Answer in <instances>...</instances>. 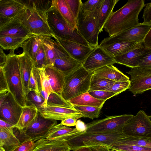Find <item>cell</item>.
I'll return each mask as SVG.
<instances>
[{
  "label": "cell",
  "mask_w": 151,
  "mask_h": 151,
  "mask_svg": "<svg viewBox=\"0 0 151 151\" xmlns=\"http://www.w3.org/2000/svg\"><path fill=\"white\" fill-rule=\"evenodd\" d=\"M145 6L143 0H128L123 6L113 12L103 29L109 37H111L138 24V15Z\"/></svg>",
  "instance_id": "cell-1"
},
{
  "label": "cell",
  "mask_w": 151,
  "mask_h": 151,
  "mask_svg": "<svg viewBox=\"0 0 151 151\" xmlns=\"http://www.w3.org/2000/svg\"><path fill=\"white\" fill-rule=\"evenodd\" d=\"M2 68L9 91L22 107L26 105V96L21 75L19 60L14 50L7 55Z\"/></svg>",
  "instance_id": "cell-2"
},
{
  "label": "cell",
  "mask_w": 151,
  "mask_h": 151,
  "mask_svg": "<svg viewBox=\"0 0 151 151\" xmlns=\"http://www.w3.org/2000/svg\"><path fill=\"white\" fill-rule=\"evenodd\" d=\"M45 14L48 24L55 36L62 40L91 46L80 34L77 28L70 25L63 18L53 1L52 6L45 12Z\"/></svg>",
  "instance_id": "cell-3"
},
{
  "label": "cell",
  "mask_w": 151,
  "mask_h": 151,
  "mask_svg": "<svg viewBox=\"0 0 151 151\" xmlns=\"http://www.w3.org/2000/svg\"><path fill=\"white\" fill-rule=\"evenodd\" d=\"M93 73L86 70L82 66L65 76L61 95L66 100L76 97L88 92Z\"/></svg>",
  "instance_id": "cell-4"
},
{
  "label": "cell",
  "mask_w": 151,
  "mask_h": 151,
  "mask_svg": "<svg viewBox=\"0 0 151 151\" xmlns=\"http://www.w3.org/2000/svg\"><path fill=\"white\" fill-rule=\"evenodd\" d=\"M16 18L21 22L31 35L54 38L48 24L45 13L25 7Z\"/></svg>",
  "instance_id": "cell-5"
},
{
  "label": "cell",
  "mask_w": 151,
  "mask_h": 151,
  "mask_svg": "<svg viewBox=\"0 0 151 151\" xmlns=\"http://www.w3.org/2000/svg\"><path fill=\"white\" fill-rule=\"evenodd\" d=\"M99 9L88 12L83 11L81 6L76 22L78 32L89 45L93 48L99 46L100 30L98 16Z\"/></svg>",
  "instance_id": "cell-6"
},
{
  "label": "cell",
  "mask_w": 151,
  "mask_h": 151,
  "mask_svg": "<svg viewBox=\"0 0 151 151\" xmlns=\"http://www.w3.org/2000/svg\"><path fill=\"white\" fill-rule=\"evenodd\" d=\"M124 135L122 131L103 133H89L84 132L73 137L67 142L70 150L74 151L83 146L89 147L98 145L110 146Z\"/></svg>",
  "instance_id": "cell-7"
},
{
  "label": "cell",
  "mask_w": 151,
  "mask_h": 151,
  "mask_svg": "<svg viewBox=\"0 0 151 151\" xmlns=\"http://www.w3.org/2000/svg\"><path fill=\"white\" fill-rule=\"evenodd\" d=\"M134 116L131 114L108 116L87 123L86 133H103L122 131L124 125Z\"/></svg>",
  "instance_id": "cell-8"
},
{
  "label": "cell",
  "mask_w": 151,
  "mask_h": 151,
  "mask_svg": "<svg viewBox=\"0 0 151 151\" xmlns=\"http://www.w3.org/2000/svg\"><path fill=\"white\" fill-rule=\"evenodd\" d=\"M125 137L151 138V120L143 110L125 124L122 129Z\"/></svg>",
  "instance_id": "cell-9"
},
{
  "label": "cell",
  "mask_w": 151,
  "mask_h": 151,
  "mask_svg": "<svg viewBox=\"0 0 151 151\" xmlns=\"http://www.w3.org/2000/svg\"><path fill=\"white\" fill-rule=\"evenodd\" d=\"M151 27V25L143 23L129 29L119 34L104 38L99 46L104 47L118 42L128 41L137 43L143 41Z\"/></svg>",
  "instance_id": "cell-10"
},
{
  "label": "cell",
  "mask_w": 151,
  "mask_h": 151,
  "mask_svg": "<svg viewBox=\"0 0 151 151\" xmlns=\"http://www.w3.org/2000/svg\"><path fill=\"white\" fill-rule=\"evenodd\" d=\"M56 120L46 119L38 111L35 119L24 130L26 138L35 142L45 138L52 128L57 124Z\"/></svg>",
  "instance_id": "cell-11"
},
{
  "label": "cell",
  "mask_w": 151,
  "mask_h": 151,
  "mask_svg": "<svg viewBox=\"0 0 151 151\" xmlns=\"http://www.w3.org/2000/svg\"><path fill=\"white\" fill-rule=\"evenodd\" d=\"M127 73L131 77L129 90L134 96L151 89V69L137 67Z\"/></svg>",
  "instance_id": "cell-12"
},
{
  "label": "cell",
  "mask_w": 151,
  "mask_h": 151,
  "mask_svg": "<svg viewBox=\"0 0 151 151\" xmlns=\"http://www.w3.org/2000/svg\"><path fill=\"white\" fill-rule=\"evenodd\" d=\"M116 63L114 57L99 45L94 48L82 64V66L87 70L93 73L102 67Z\"/></svg>",
  "instance_id": "cell-13"
},
{
  "label": "cell",
  "mask_w": 151,
  "mask_h": 151,
  "mask_svg": "<svg viewBox=\"0 0 151 151\" xmlns=\"http://www.w3.org/2000/svg\"><path fill=\"white\" fill-rule=\"evenodd\" d=\"M22 109V107L9 91L4 101L0 105V119L14 125L19 120Z\"/></svg>",
  "instance_id": "cell-14"
},
{
  "label": "cell",
  "mask_w": 151,
  "mask_h": 151,
  "mask_svg": "<svg viewBox=\"0 0 151 151\" xmlns=\"http://www.w3.org/2000/svg\"><path fill=\"white\" fill-rule=\"evenodd\" d=\"M37 109L43 117L49 119L62 121L68 117H73L77 119L83 117L74 109L47 105L45 107Z\"/></svg>",
  "instance_id": "cell-15"
},
{
  "label": "cell",
  "mask_w": 151,
  "mask_h": 151,
  "mask_svg": "<svg viewBox=\"0 0 151 151\" xmlns=\"http://www.w3.org/2000/svg\"><path fill=\"white\" fill-rule=\"evenodd\" d=\"M150 52L151 50L146 47L142 42L138 43L131 50L114 57L116 63L132 68L137 67L142 58Z\"/></svg>",
  "instance_id": "cell-16"
},
{
  "label": "cell",
  "mask_w": 151,
  "mask_h": 151,
  "mask_svg": "<svg viewBox=\"0 0 151 151\" xmlns=\"http://www.w3.org/2000/svg\"><path fill=\"white\" fill-rule=\"evenodd\" d=\"M73 59L83 63L94 48L73 41L63 40L55 36L54 38Z\"/></svg>",
  "instance_id": "cell-17"
},
{
  "label": "cell",
  "mask_w": 151,
  "mask_h": 151,
  "mask_svg": "<svg viewBox=\"0 0 151 151\" xmlns=\"http://www.w3.org/2000/svg\"><path fill=\"white\" fill-rule=\"evenodd\" d=\"M25 8L19 0H0V25L15 18Z\"/></svg>",
  "instance_id": "cell-18"
},
{
  "label": "cell",
  "mask_w": 151,
  "mask_h": 151,
  "mask_svg": "<svg viewBox=\"0 0 151 151\" xmlns=\"http://www.w3.org/2000/svg\"><path fill=\"white\" fill-rule=\"evenodd\" d=\"M21 22L15 18L0 25V36L29 37L33 35Z\"/></svg>",
  "instance_id": "cell-19"
},
{
  "label": "cell",
  "mask_w": 151,
  "mask_h": 151,
  "mask_svg": "<svg viewBox=\"0 0 151 151\" xmlns=\"http://www.w3.org/2000/svg\"><path fill=\"white\" fill-rule=\"evenodd\" d=\"M84 132L79 131L76 128H71L60 123L52 128L46 138L50 140H64L67 142Z\"/></svg>",
  "instance_id": "cell-20"
},
{
  "label": "cell",
  "mask_w": 151,
  "mask_h": 151,
  "mask_svg": "<svg viewBox=\"0 0 151 151\" xmlns=\"http://www.w3.org/2000/svg\"><path fill=\"white\" fill-rule=\"evenodd\" d=\"M33 151H70V149L67 142L64 140H50L46 138L35 142Z\"/></svg>",
  "instance_id": "cell-21"
},
{
  "label": "cell",
  "mask_w": 151,
  "mask_h": 151,
  "mask_svg": "<svg viewBox=\"0 0 151 151\" xmlns=\"http://www.w3.org/2000/svg\"><path fill=\"white\" fill-rule=\"evenodd\" d=\"M20 63L21 75L26 96L29 91V82L31 71L34 67L33 61L24 52L17 55Z\"/></svg>",
  "instance_id": "cell-22"
},
{
  "label": "cell",
  "mask_w": 151,
  "mask_h": 151,
  "mask_svg": "<svg viewBox=\"0 0 151 151\" xmlns=\"http://www.w3.org/2000/svg\"><path fill=\"white\" fill-rule=\"evenodd\" d=\"M94 75L114 81H127L129 78L113 65H107L93 72Z\"/></svg>",
  "instance_id": "cell-23"
},
{
  "label": "cell",
  "mask_w": 151,
  "mask_h": 151,
  "mask_svg": "<svg viewBox=\"0 0 151 151\" xmlns=\"http://www.w3.org/2000/svg\"><path fill=\"white\" fill-rule=\"evenodd\" d=\"M44 68L48 76L52 90L54 92L61 95L64 84L65 75L53 66L47 65Z\"/></svg>",
  "instance_id": "cell-24"
},
{
  "label": "cell",
  "mask_w": 151,
  "mask_h": 151,
  "mask_svg": "<svg viewBox=\"0 0 151 151\" xmlns=\"http://www.w3.org/2000/svg\"><path fill=\"white\" fill-rule=\"evenodd\" d=\"M53 66L66 76L82 66V64L70 56H65L56 59Z\"/></svg>",
  "instance_id": "cell-25"
},
{
  "label": "cell",
  "mask_w": 151,
  "mask_h": 151,
  "mask_svg": "<svg viewBox=\"0 0 151 151\" xmlns=\"http://www.w3.org/2000/svg\"><path fill=\"white\" fill-rule=\"evenodd\" d=\"M38 112L34 105H26L22 107V111L17 123L13 127L18 129L23 134L24 130L36 117Z\"/></svg>",
  "instance_id": "cell-26"
},
{
  "label": "cell",
  "mask_w": 151,
  "mask_h": 151,
  "mask_svg": "<svg viewBox=\"0 0 151 151\" xmlns=\"http://www.w3.org/2000/svg\"><path fill=\"white\" fill-rule=\"evenodd\" d=\"M13 129L0 127V147L5 151H11L21 143L14 134Z\"/></svg>",
  "instance_id": "cell-27"
},
{
  "label": "cell",
  "mask_w": 151,
  "mask_h": 151,
  "mask_svg": "<svg viewBox=\"0 0 151 151\" xmlns=\"http://www.w3.org/2000/svg\"><path fill=\"white\" fill-rule=\"evenodd\" d=\"M119 1V0H104L98 16L100 33L103 31L105 23L113 12L114 8Z\"/></svg>",
  "instance_id": "cell-28"
},
{
  "label": "cell",
  "mask_w": 151,
  "mask_h": 151,
  "mask_svg": "<svg viewBox=\"0 0 151 151\" xmlns=\"http://www.w3.org/2000/svg\"><path fill=\"white\" fill-rule=\"evenodd\" d=\"M68 101L72 104L95 106L101 108H102L106 101L94 98L88 92L71 99Z\"/></svg>",
  "instance_id": "cell-29"
},
{
  "label": "cell",
  "mask_w": 151,
  "mask_h": 151,
  "mask_svg": "<svg viewBox=\"0 0 151 151\" xmlns=\"http://www.w3.org/2000/svg\"><path fill=\"white\" fill-rule=\"evenodd\" d=\"M44 37L33 35L22 45L21 47L23 52L26 53L32 60L35 58L40 46L42 43Z\"/></svg>",
  "instance_id": "cell-30"
},
{
  "label": "cell",
  "mask_w": 151,
  "mask_h": 151,
  "mask_svg": "<svg viewBox=\"0 0 151 151\" xmlns=\"http://www.w3.org/2000/svg\"><path fill=\"white\" fill-rule=\"evenodd\" d=\"M138 43L131 41H121L114 43L103 48L114 57L124 54L131 50Z\"/></svg>",
  "instance_id": "cell-31"
},
{
  "label": "cell",
  "mask_w": 151,
  "mask_h": 151,
  "mask_svg": "<svg viewBox=\"0 0 151 151\" xmlns=\"http://www.w3.org/2000/svg\"><path fill=\"white\" fill-rule=\"evenodd\" d=\"M29 37L0 36V47L3 49L14 51L16 49L21 47L24 42Z\"/></svg>",
  "instance_id": "cell-32"
},
{
  "label": "cell",
  "mask_w": 151,
  "mask_h": 151,
  "mask_svg": "<svg viewBox=\"0 0 151 151\" xmlns=\"http://www.w3.org/2000/svg\"><path fill=\"white\" fill-rule=\"evenodd\" d=\"M53 1L63 18L70 25L77 28L76 21L65 0H53Z\"/></svg>",
  "instance_id": "cell-33"
},
{
  "label": "cell",
  "mask_w": 151,
  "mask_h": 151,
  "mask_svg": "<svg viewBox=\"0 0 151 151\" xmlns=\"http://www.w3.org/2000/svg\"><path fill=\"white\" fill-rule=\"evenodd\" d=\"M115 82L99 77L93 74L88 92L95 91H107Z\"/></svg>",
  "instance_id": "cell-34"
},
{
  "label": "cell",
  "mask_w": 151,
  "mask_h": 151,
  "mask_svg": "<svg viewBox=\"0 0 151 151\" xmlns=\"http://www.w3.org/2000/svg\"><path fill=\"white\" fill-rule=\"evenodd\" d=\"M51 37H44L42 45L46 56L47 65L53 66L57 56L54 46V41Z\"/></svg>",
  "instance_id": "cell-35"
},
{
  "label": "cell",
  "mask_w": 151,
  "mask_h": 151,
  "mask_svg": "<svg viewBox=\"0 0 151 151\" xmlns=\"http://www.w3.org/2000/svg\"><path fill=\"white\" fill-rule=\"evenodd\" d=\"M114 142L151 148V138H150L126 137L124 135L122 137Z\"/></svg>",
  "instance_id": "cell-36"
},
{
  "label": "cell",
  "mask_w": 151,
  "mask_h": 151,
  "mask_svg": "<svg viewBox=\"0 0 151 151\" xmlns=\"http://www.w3.org/2000/svg\"><path fill=\"white\" fill-rule=\"evenodd\" d=\"M19 1L26 7L34 9L45 13L51 7L53 4V0H19Z\"/></svg>",
  "instance_id": "cell-37"
},
{
  "label": "cell",
  "mask_w": 151,
  "mask_h": 151,
  "mask_svg": "<svg viewBox=\"0 0 151 151\" xmlns=\"http://www.w3.org/2000/svg\"><path fill=\"white\" fill-rule=\"evenodd\" d=\"M72 105L73 108L80 113L83 117L92 120L99 117L101 109L95 106Z\"/></svg>",
  "instance_id": "cell-38"
},
{
  "label": "cell",
  "mask_w": 151,
  "mask_h": 151,
  "mask_svg": "<svg viewBox=\"0 0 151 151\" xmlns=\"http://www.w3.org/2000/svg\"><path fill=\"white\" fill-rule=\"evenodd\" d=\"M47 105L74 109L72 105L69 101L65 100L61 94L55 92L50 94Z\"/></svg>",
  "instance_id": "cell-39"
},
{
  "label": "cell",
  "mask_w": 151,
  "mask_h": 151,
  "mask_svg": "<svg viewBox=\"0 0 151 151\" xmlns=\"http://www.w3.org/2000/svg\"><path fill=\"white\" fill-rule=\"evenodd\" d=\"M45 100L40 93L30 91L26 96V105H34L38 109L42 108Z\"/></svg>",
  "instance_id": "cell-40"
},
{
  "label": "cell",
  "mask_w": 151,
  "mask_h": 151,
  "mask_svg": "<svg viewBox=\"0 0 151 151\" xmlns=\"http://www.w3.org/2000/svg\"><path fill=\"white\" fill-rule=\"evenodd\" d=\"M109 149L117 151H151V148L138 146L113 142L108 146Z\"/></svg>",
  "instance_id": "cell-41"
},
{
  "label": "cell",
  "mask_w": 151,
  "mask_h": 151,
  "mask_svg": "<svg viewBox=\"0 0 151 151\" xmlns=\"http://www.w3.org/2000/svg\"><path fill=\"white\" fill-rule=\"evenodd\" d=\"M41 87L40 79L38 69L34 67L29 78V91L33 90L40 93Z\"/></svg>",
  "instance_id": "cell-42"
},
{
  "label": "cell",
  "mask_w": 151,
  "mask_h": 151,
  "mask_svg": "<svg viewBox=\"0 0 151 151\" xmlns=\"http://www.w3.org/2000/svg\"><path fill=\"white\" fill-rule=\"evenodd\" d=\"M32 61L34 67L36 68H41L47 65L46 58L42 43L40 46Z\"/></svg>",
  "instance_id": "cell-43"
},
{
  "label": "cell",
  "mask_w": 151,
  "mask_h": 151,
  "mask_svg": "<svg viewBox=\"0 0 151 151\" xmlns=\"http://www.w3.org/2000/svg\"><path fill=\"white\" fill-rule=\"evenodd\" d=\"M37 69L40 79L41 87L40 89L45 90L49 95L51 93L54 92L51 87L49 76L46 72L45 68Z\"/></svg>",
  "instance_id": "cell-44"
},
{
  "label": "cell",
  "mask_w": 151,
  "mask_h": 151,
  "mask_svg": "<svg viewBox=\"0 0 151 151\" xmlns=\"http://www.w3.org/2000/svg\"><path fill=\"white\" fill-rule=\"evenodd\" d=\"M131 81H115L113 85L107 91L113 92L117 95L129 89L130 86Z\"/></svg>",
  "instance_id": "cell-45"
},
{
  "label": "cell",
  "mask_w": 151,
  "mask_h": 151,
  "mask_svg": "<svg viewBox=\"0 0 151 151\" xmlns=\"http://www.w3.org/2000/svg\"><path fill=\"white\" fill-rule=\"evenodd\" d=\"M104 0H90L82 3L81 8L84 12H90L99 9Z\"/></svg>",
  "instance_id": "cell-46"
},
{
  "label": "cell",
  "mask_w": 151,
  "mask_h": 151,
  "mask_svg": "<svg viewBox=\"0 0 151 151\" xmlns=\"http://www.w3.org/2000/svg\"><path fill=\"white\" fill-rule=\"evenodd\" d=\"M68 7L74 17L76 22L81 8V0H65Z\"/></svg>",
  "instance_id": "cell-47"
},
{
  "label": "cell",
  "mask_w": 151,
  "mask_h": 151,
  "mask_svg": "<svg viewBox=\"0 0 151 151\" xmlns=\"http://www.w3.org/2000/svg\"><path fill=\"white\" fill-rule=\"evenodd\" d=\"M88 92L94 98L99 100L105 101L113 96H117L115 93L108 91H95Z\"/></svg>",
  "instance_id": "cell-48"
},
{
  "label": "cell",
  "mask_w": 151,
  "mask_h": 151,
  "mask_svg": "<svg viewBox=\"0 0 151 151\" xmlns=\"http://www.w3.org/2000/svg\"><path fill=\"white\" fill-rule=\"evenodd\" d=\"M35 145V143L29 139H26L19 146L11 151H33Z\"/></svg>",
  "instance_id": "cell-49"
},
{
  "label": "cell",
  "mask_w": 151,
  "mask_h": 151,
  "mask_svg": "<svg viewBox=\"0 0 151 151\" xmlns=\"http://www.w3.org/2000/svg\"><path fill=\"white\" fill-rule=\"evenodd\" d=\"M137 67L151 69V52L139 60Z\"/></svg>",
  "instance_id": "cell-50"
},
{
  "label": "cell",
  "mask_w": 151,
  "mask_h": 151,
  "mask_svg": "<svg viewBox=\"0 0 151 151\" xmlns=\"http://www.w3.org/2000/svg\"><path fill=\"white\" fill-rule=\"evenodd\" d=\"M142 18L144 20L143 23L151 25V2L146 4Z\"/></svg>",
  "instance_id": "cell-51"
},
{
  "label": "cell",
  "mask_w": 151,
  "mask_h": 151,
  "mask_svg": "<svg viewBox=\"0 0 151 151\" xmlns=\"http://www.w3.org/2000/svg\"><path fill=\"white\" fill-rule=\"evenodd\" d=\"M9 91L8 85L3 68L0 67V93Z\"/></svg>",
  "instance_id": "cell-52"
},
{
  "label": "cell",
  "mask_w": 151,
  "mask_h": 151,
  "mask_svg": "<svg viewBox=\"0 0 151 151\" xmlns=\"http://www.w3.org/2000/svg\"><path fill=\"white\" fill-rule=\"evenodd\" d=\"M77 119L73 117H68L61 121V123L65 126L68 127L76 126Z\"/></svg>",
  "instance_id": "cell-53"
},
{
  "label": "cell",
  "mask_w": 151,
  "mask_h": 151,
  "mask_svg": "<svg viewBox=\"0 0 151 151\" xmlns=\"http://www.w3.org/2000/svg\"><path fill=\"white\" fill-rule=\"evenodd\" d=\"M90 151H110L108 146L98 145L89 147Z\"/></svg>",
  "instance_id": "cell-54"
},
{
  "label": "cell",
  "mask_w": 151,
  "mask_h": 151,
  "mask_svg": "<svg viewBox=\"0 0 151 151\" xmlns=\"http://www.w3.org/2000/svg\"><path fill=\"white\" fill-rule=\"evenodd\" d=\"M143 42L145 46L151 50V27Z\"/></svg>",
  "instance_id": "cell-55"
},
{
  "label": "cell",
  "mask_w": 151,
  "mask_h": 151,
  "mask_svg": "<svg viewBox=\"0 0 151 151\" xmlns=\"http://www.w3.org/2000/svg\"><path fill=\"white\" fill-rule=\"evenodd\" d=\"M75 126L77 130L81 132H85L87 129L86 124L80 119L77 121Z\"/></svg>",
  "instance_id": "cell-56"
},
{
  "label": "cell",
  "mask_w": 151,
  "mask_h": 151,
  "mask_svg": "<svg viewBox=\"0 0 151 151\" xmlns=\"http://www.w3.org/2000/svg\"><path fill=\"white\" fill-rule=\"evenodd\" d=\"M7 58V55L4 52L3 49L0 48V67H3L5 64Z\"/></svg>",
  "instance_id": "cell-57"
},
{
  "label": "cell",
  "mask_w": 151,
  "mask_h": 151,
  "mask_svg": "<svg viewBox=\"0 0 151 151\" xmlns=\"http://www.w3.org/2000/svg\"><path fill=\"white\" fill-rule=\"evenodd\" d=\"M13 125L12 124L3 120L1 119H0V127L4 128H13Z\"/></svg>",
  "instance_id": "cell-58"
},
{
  "label": "cell",
  "mask_w": 151,
  "mask_h": 151,
  "mask_svg": "<svg viewBox=\"0 0 151 151\" xmlns=\"http://www.w3.org/2000/svg\"><path fill=\"white\" fill-rule=\"evenodd\" d=\"M73 151H90L89 147L83 146L78 147Z\"/></svg>",
  "instance_id": "cell-59"
},
{
  "label": "cell",
  "mask_w": 151,
  "mask_h": 151,
  "mask_svg": "<svg viewBox=\"0 0 151 151\" xmlns=\"http://www.w3.org/2000/svg\"><path fill=\"white\" fill-rule=\"evenodd\" d=\"M0 151H5L3 147H0Z\"/></svg>",
  "instance_id": "cell-60"
},
{
  "label": "cell",
  "mask_w": 151,
  "mask_h": 151,
  "mask_svg": "<svg viewBox=\"0 0 151 151\" xmlns=\"http://www.w3.org/2000/svg\"><path fill=\"white\" fill-rule=\"evenodd\" d=\"M110 151H116V150H111V149H110Z\"/></svg>",
  "instance_id": "cell-61"
},
{
  "label": "cell",
  "mask_w": 151,
  "mask_h": 151,
  "mask_svg": "<svg viewBox=\"0 0 151 151\" xmlns=\"http://www.w3.org/2000/svg\"><path fill=\"white\" fill-rule=\"evenodd\" d=\"M151 120V115L150 116H149Z\"/></svg>",
  "instance_id": "cell-62"
}]
</instances>
